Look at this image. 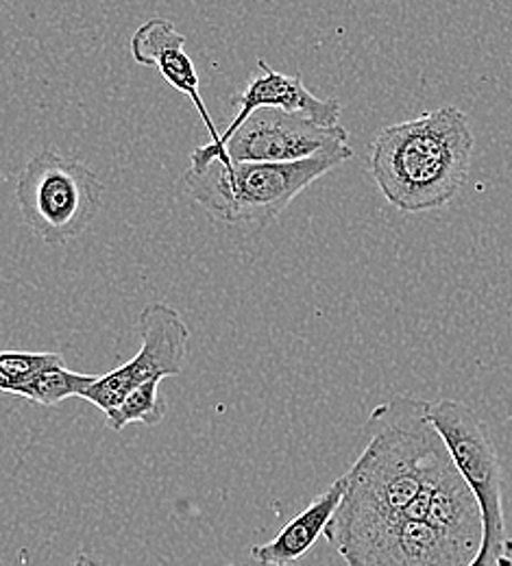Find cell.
<instances>
[{"instance_id":"1","label":"cell","mask_w":512,"mask_h":566,"mask_svg":"<svg viewBox=\"0 0 512 566\" xmlns=\"http://www.w3.org/2000/svg\"><path fill=\"white\" fill-rule=\"evenodd\" d=\"M428 410V401L397 395L370 412L373 433L343 475L345 496L323 534L334 549L399 518L449 453Z\"/></svg>"},{"instance_id":"2","label":"cell","mask_w":512,"mask_h":566,"mask_svg":"<svg viewBox=\"0 0 512 566\" xmlns=\"http://www.w3.org/2000/svg\"><path fill=\"white\" fill-rule=\"evenodd\" d=\"M476 136L467 114L442 105L384 127L370 142V172L384 199L406 213L445 208L464 188Z\"/></svg>"},{"instance_id":"5","label":"cell","mask_w":512,"mask_h":566,"mask_svg":"<svg viewBox=\"0 0 512 566\" xmlns=\"http://www.w3.org/2000/svg\"><path fill=\"white\" fill-rule=\"evenodd\" d=\"M428 419L482 512V547L469 566H498L502 558L512 556V541L506 532L502 467L495 444L478 415L460 401L439 399L430 403Z\"/></svg>"},{"instance_id":"10","label":"cell","mask_w":512,"mask_h":566,"mask_svg":"<svg viewBox=\"0 0 512 566\" xmlns=\"http://www.w3.org/2000/svg\"><path fill=\"white\" fill-rule=\"evenodd\" d=\"M129 46H132V57L136 64L155 69L168 81L170 87H175L177 92H181L184 96H188L192 101L206 129L210 132V138H212L210 142L219 144V129L203 103L201 90H199L201 87L199 74H197L190 55L186 53V38L175 29V24L166 18H150L136 29Z\"/></svg>"},{"instance_id":"6","label":"cell","mask_w":512,"mask_h":566,"mask_svg":"<svg viewBox=\"0 0 512 566\" xmlns=\"http://www.w3.org/2000/svg\"><path fill=\"white\" fill-rule=\"evenodd\" d=\"M138 329V355L103 377H96L81 395V399L96 406L105 417L143 384L177 377L186 366L190 329L175 307L166 303H148L140 312Z\"/></svg>"},{"instance_id":"16","label":"cell","mask_w":512,"mask_h":566,"mask_svg":"<svg viewBox=\"0 0 512 566\" xmlns=\"http://www.w3.org/2000/svg\"><path fill=\"white\" fill-rule=\"evenodd\" d=\"M498 566H512V556H509V558H502Z\"/></svg>"},{"instance_id":"14","label":"cell","mask_w":512,"mask_h":566,"mask_svg":"<svg viewBox=\"0 0 512 566\" xmlns=\"http://www.w3.org/2000/svg\"><path fill=\"white\" fill-rule=\"evenodd\" d=\"M157 379L136 388L114 412L105 417V423L114 431H123L127 424L143 423L148 427L161 423L166 417V401L159 395Z\"/></svg>"},{"instance_id":"7","label":"cell","mask_w":512,"mask_h":566,"mask_svg":"<svg viewBox=\"0 0 512 566\" xmlns=\"http://www.w3.org/2000/svg\"><path fill=\"white\" fill-rule=\"evenodd\" d=\"M233 105H238V114L227 125V129L220 134L219 144H206L192 150L190 168H206L212 161H220L224 166H231L224 144L231 140V136L258 112V109H282L286 114L303 116L321 127H338L341 125V103L338 98H318L314 96L301 74H284V72L271 69L264 60H258V74L247 83L242 94H236L231 98Z\"/></svg>"},{"instance_id":"3","label":"cell","mask_w":512,"mask_h":566,"mask_svg":"<svg viewBox=\"0 0 512 566\" xmlns=\"http://www.w3.org/2000/svg\"><path fill=\"white\" fill-rule=\"evenodd\" d=\"M349 144L291 164L212 161L206 168H188L184 188L215 220L231 227H269L294 199L330 170L349 161Z\"/></svg>"},{"instance_id":"13","label":"cell","mask_w":512,"mask_h":566,"mask_svg":"<svg viewBox=\"0 0 512 566\" xmlns=\"http://www.w3.org/2000/svg\"><path fill=\"white\" fill-rule=\"evenodd\" d=\"M94 375H83V373H74L66 361H58L49 368H44L42 373L33 375L27 384L20 386L15 397L27 399L29 403H40V406H58L64 399L79 397L85 392V388L94 381Z\"/></svg>"},{"instance_id":"15","label":"cell","mask_w":512,"mask_h":566,"mask_svg":"<svg viewBox=\"0 0 512 566\" xmlns=\"http://www.w3.org/2000/svg\"><path fill=\"white\" fill-rule=\"evenodd\" d=\"M74 566H103L96 558H92V556H85V554H79L76 556V560H74Z\"/></svg>"},{"instance_id":"11","label":"cell","mask_w":512,"mask_h":566,"mask_svg":"<svg viewBox=\"0 0 512 566\" xmlns=\"http://www.w3.org/2000/svg\"><path fill=\"white\" fill-rule=\"evenodd\" d=\"M343 496H345V482L343 478H338L301 514H296L293 521H289L273 541L264 545H255L251 549L253 563L260 566H289L305 558V554L325 534Z\"/></svg>"},{"instance_id":"12","label":"cell","mask_w":512,"mask_h":566,"mask_svg":"<svg viewBox=\"0 0 512 566\" xmlns=\"http://www.w3.org/2000/svg\"><path fill=\"white\" fill-rule=\"evenodd\" d=\"M424 523L478 556L482 547V512L456 464L442 473Z\"/></svg>"},{"instance_id":"9","label":"cell","mask_w":512,"mask_h":566,"mask_svg":"<svg viewBox=\"0 0 512 566\" xmlns=\"http://www.w3.org/2000/svg\"><path fill=\"white\" fill-rule=\"evenodd\" d=\"M347 566H469L476 554L428 523L395 518L336 549Z\"/></svg>"},{"instance_id":"4","label":"cell","mask_w":512,"mask_h":566,"mask_svg":"<svg viewBox=\"0 0 512 566\" xmlns=\"http://www.w3.org/2000/svg\"><path fill=\"white\" fill-rule=\"evenodd\" d=\"M103 184L79 159L55 153H35L15 181V203L24 222L51 247L81 235L103 201Z\"/></svg>"},{"instance_id":"8","label":"cell","mask_w":512,"mask_h":566,"mask_svg":"<svg viewBox=\"0 0 512 566\" xmlns=\"http://www.w3.org/2000/svg\"><path fill=\"white\" fill-rule=\"evenodd\" d=\"M345 127H321L282 109H258L224 144L229 161L291 164L345 146Z\"/></svg>"}]
</instances>
